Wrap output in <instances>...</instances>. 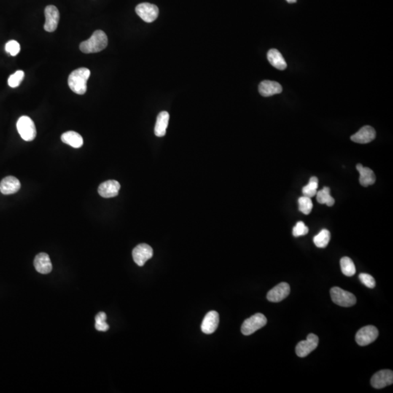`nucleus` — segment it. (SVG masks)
I'll return each mask as SVG.
<instances>
[{"label":"nucleus","mask_w":393,"mask_h":393,"mask_svg":"<svg viewBox=\"0 0 393 393\" xmlns=\"http://www.w3.org/2000/svg\"><path fill=\"white\" fill-rule=\"evenodd\" d=\"M90 76V71L87 68H79L70 74L68 84L74 93L85 94L87 91V82Z\"/></svg>","instance_id":"2"},{"label":"nucleus","mask_w":393,"mask_h":393,"mask_svg":"<svg viewBox=\"0 0 393 393\" xmlns=\"http://www.w3.org/2000/svg\"><path fill=\"white\" fill-rule=\"evenodd\" d=\"M283 87L281 84L275 81H262L259 86V93L264 97L272 96L279 94L282 92Z\"/></svg>","instance_id":"17"},{"label":"nucleus","mask_w":393,"mask_h":393,"mask_svg":"<svg viewBox=\"0 0 393 393\" xmlns=\"http://www.w3.org/2000/svg\"><path fill=\"white\" fill-rule=\"evenodd\" d=\"M45 23L44 28L46 31L53 32L58 27L60 20V13L58 8L54 5H48L44 9Z\"/></svg>","instance_id":"10"},{"label":"nucleus","mask_w":393,"mask_h":393,"mask_svg":"<svg viewBox=\"0 0 393 393\" xmlns=\"http://www.w3.org/2000/svg\"><path fill=\"white\" fill-rule=\"evenodd\" d=\"M23 78H24V72L21 70L17 71L16 72L9 76L8 78V85L9 87H12V88L18 87L20 84L21 83L22 81H23Z\"/></svg>","instance_id":"29"},{"label":"nucleus","mask_w":393,"mask_h":393,"mask_svg":"<svg viewBox=\"0 0 393 393\" xmlns=\"http://www.w3.org/2000/svg\"><path fill=\"white\" fill-rule=\"evenodd\" d=\"M376 138V131L375 128L369 125H366L360 129L357 133L351 136V140L358 144H368Z\"/></svg>","instance_id":"14"},{"label":"nucleus","mask_w":393,"mask_h":393,"mask_svg":"<svg viewBox=\"0 0 393 393\" xmlns=\"http://www.w3.org/2000/svg\"><path fill=\"white\" fill-rule=\"evenodd\" d=\"M136 12L143 20L146 23H152L157 18L159 15V9L155 4L144 2L138 4L136 7Z\"/></svg>","instance_id":"6"},{"label":"nucleus","mask_w":393,"mask_h":393,"mask_svg":"<svg viewBox=\"0 0 393 393\" xmlns=\"http://www.w3.org/2000/svg\"><path fill=\"white\" fill-rule=\"evenodd\" d=\"M332 301L339 306L350 308L356 304V297L354 294L343 290L339 287H334L330 291Z\"/></svg>","instance_id":"3"},{"label":"nucleus","mask_w":393,"mask_h":393,"mask_svg":"<svg viewBox=\"0 0 393 393\" xmlns=\"http://www.w3.org/2000/svg\"><path fill=\"white\" fill-rule=\"evenodd\" d=\"M106 318H107V317H106V313H103V312L98 313V314L95 316V328L97 331H98V332H105L109 330V326L106 324Z\"/></svg>","instance_id":"27"},{"label":"nucleus","mask_w":393,"mask_h":393,"mask_svg":"<svg viewBox=\"0 0 393 393\" xmlns=\"http://www.w3.org/2000/svg\"><path fill=\"white\" fill-rule=\"evenodd\" d=\"M219 324V313L216 311H211L207 313L201 325L202 332L204 334L214 333Z\"/></svg>","instance_id":"15"},{"label":"nucleus","mask_w":393,"mask_h":393,"mask_svg":"<svg viewBox=\"0 0 393 393\" xmlns=\"http://www.w3.org/2000/svg\"><path fill=\"white\" fill-rule=\"evenodd\" d=\"M5 50L12 56H15L20 50V44L15 40H10L6 43Z\"/></svg>","instance_id":"30"},{"label":"nucleus","mask_w":393,"mask_h":393,"mask_svg":"<svg viewBox=\"0 0 393 393\" xmlns=\"http://www.w3.org/2000/svg\"><path fill=\"white\" fill-rule=\"evenodd\" d=\"M319 342L318 336L314 334H309L307 340L299 342L296 347V353L300 358H305L316 349Z\"/></svg>","instance_id":"8"},{"label":"nucleus","mask_w":393,"mask_h":393,"mask_svg":"<svg viewBox=\"0 0 393 393\" xmlns=\"http://www.w3.org/2000/svg\"><path fill=\"white\" fill-rule=\"evenodd\" d=\"M393 383V372L391 370H382L377 372L371 380V384L376 389H382Z\"/></svg>","instance_id":"11"},{"label":"nucleus","mask_w":393,"mask_h":393,"mask_svg":"<svg viewBox=\"0 0 393 393\" xmlns=\"http://www.w3.org/2000/svg\"><path fill=\"white\" fill-rule=\"evenodd\" d=\"M298 203L299 210L301 212L305 215H308L311 213L313 205L310 197L306 196L299 197Z\"/></svg>","instance_id":"28"},{"label":"nucleus","mask_w":393,"mask_h":393,"mask_svg":"<svg viewBox=\"0 0 393 393\" xmlns=\"http://www.w3.org/2000/svg\"><path fill=\"white\" fill-rule=\"evenodd\" d=\"M267 59L272 66L279 70H284L287 67V63L283 58L282 54L277 49H271L267 52Z\"/></svg>","instance_id":"21"},{"label":"nucleus","mask_w":393,"mask_h":393,"mask_svg":"<svg viewBox=\"0 0 393 393\" xmlns=\"http://www.w3.org/2000/svg\"><path fill=\"white\" fill-rule=\"evenodd\" d=\"M331 239V234L329 230H322L313 238L315 245L318 248H324L329 244Z\"/></svg>","instance_id":"25"},{"label":"nucleus","mask_w":393,"mask_h":393,"mask_svg":"<svg viewBox=\"0 0 393 393\" xmlns=\"http://www.w3.org/2000/svg\"><path fill=\"white\" fill-rule=\"evenodd\" d=\"M20 189V181L14 176H7L0 182V192L3 195H12L16 193Z\"/></svg>","instance_id":"16"},{"label":"nucleus","mask_w":393,"mask_h":393,"mask_svg":"<svg viewBox=\"0 0 393 393\" xmlns=\"http://www.w3.org/2000/svg\"><path fill=\"white\" fill-rule=\"evenodd\" d=\"M267 318L262 313H257L243 322L241 327L242 334L248 336L263 328L267 324Z\"/></svg>","instance_id":"5"},{"label":"nucleus","mask_w":393,"mask_h":393,"mask_svg":"<svg viewBox=\"0 0 393 393\" xmlns=\"http://www.w3.org/2000/svg\"><path fill=\"white\" fill-rule=\"evenodd\" d=\"M308 232V227L305 225V223L303 222H299L297 223L295 227L293 229V235L296 237V238H297V237L303 236V235H307Z\"/></svg>","instance_id":"31"},{"label":"nucleus","mask_w":393,"mask_h":393,"mask_svg":"<svg viewBox=\"0 0 393 393\" xmlns=\"http://www.w3.org/2000/svg\"><path fill=\"white\" fill-rule=\"evenodd\" d=\"M330 188L328 187L317 192V200L320 204H326L328 206H333L335 200L330 195Z\"/></svg>","instance_id":"23"},{"label":"nucleus","mask_w":393,"mask_h":393,"mask_svg":"<svg viewBox=\"0 0 393 393\" xmlns=\"http://www.w3.org/2000/svg\"><path fill=\"white\" fill-rule=\"evenodd\" d=\"M132 255L135 263L139 267H142L153 256V249L149 245L141 243L133 250Z\"/></svg>","instance_id":"9"},{"label":"nucleus","mask_w":393,"mask_h":393,"mask_svg":"<svg viewBox=\"0 0 393 393\" xmlns=\"http://www.w3.org/2000/svg\"><path fill=\"white\" fill-rule=\"evenodd\" d=\"M60 138H61V141L64 144H68V145L76 148V149L80 148L81 146L83 145V138L77 132H66V133L62 134Z\"/></svg>","instance_id":"22"},{"label":"nucleus","mask_w":393,"mask_h":393,"mask_svg":"<svg viewBox=\"0 0 393 393\" xmlns=\"http://www.w3.org/2000/svg\"><path fill=\"white\" fill-rule=\"evenodd\" d=\"M359 279L363 284L365 285L369 289H374L376 286V281L372 275L367 273H361L359 275Z\"/></svg>","instance_id":"32"},{"label":"nucleus","mask_w":393,"mask_h":393,"mask_svg":"<svg viewBox=\"0 0 393 393\" xmlns=\"http://www.w3.org/2000/svg\"><path fill=\"white\" fill-rule=\"evenodd\" d=\"M342 273L346 276H353L356 273V266L351 258L345 257L340 260Z\"/></svg>","instance_id":"24"},{"label":"nucleus","mask_w":393,"mask_h":393,"mask_svg":"<svg viewBox=\"0 0 393 393\" xmlns=\"http://www.w3.org/2000/svg\"><path fill=\"white\" fill-rule=\"evenodd\" d=\"M17 129L20 137L24 141H31L36 136L34 122L27 116H22L17 122Z\"/></svg>","instance_id":"4"},{"label":"nucleus","mask_w":393,"mask_h":393,"mask_svg":"<svg viewBox=\"0 0 393 393\" xmlns=\"http://www.w3.org/2000/svg\"><path fill=\"white\" fill-rule=\"evenodd\" d=\"M108 44V37L101 30L94 31L87 40L81 42L79 49L84 53H95L102 51Z\"/></svg>","instance_id":"1"},{"label":"nucleus","mask_w":393,"mask_h":393,"mask_svg":"<svg viewBox=\"0 0 393 393\" xmlns=\"http://www.w3.org/2000/svg\"><path fill=\"white\" fill-rule=\"evenodd\" d=\"M289 3H295L297 0H286Z\"/></svg>","instance_id":"33"},{"label":"nucleus","mask_w":393,"mask_h":393,"mask_svg":"<svg viewBox=\"0 0 393 393\" xmlns=\"http://www.w3.org/2000/svg\"><path fill=\"white\" fill-rule=\"evenodd\" d=\"M34 265L36 271L40 274H49L51 273L52 266L50 257L45 253H40L35 257Z\"/></svg>","instance_id":"18"},{"label":"nucleus","mask_w":393,"mask_h":393,"mask_svg":"<svg viewBox=\"0 0 393 393\" xmlns=\"http://www.w3.org/2000/svg\"><path fill=\"white\" fill-rule=\"evenodd\" d=\"M356 169L359 172L360 184L363 187H369V186L373 185L376 182V176L370 168L364 167L362 164L359 163L356 165Z\"/></svg>","instance_id":"19"},{"label":"nucleus","mask_w":393,"mask_h":393,"mask_svg":"<svg viewBox=\"0 0 393 393\" xmlns=\"http://www.w3.org/2000/svg\"><path fill=\"white\" fill-rule=\"evenodd\" d=\"M378 329L374 326H367L360 329L356 336V340L360 346H367L377 340Z\"/></svg>","instance_id":"7"},{"label":"nucleus","mask_w":393,"mask_h":393,"mask_svg":"<svg viewBox=\"0 0 393 393\" xmlns=\"http://www.w3.org/2000/svg\"><path fill=\"white\" fill-rule=\"evenodd\" d=\"M318 187V179L316 176L310 178L308 185L302 188V193L304 196L308 197H314L317 194V189Z\"/></svg>","instance_id":"26"},{"label":"nucleus","mask_w":393,"mask_h":393,"mask_svg":"<svg viewBox=\"0 0 393 393\" xmlns=\"http://www.w3.org/2000/svg\"><path fill=\"white\" fill-rule=\"evenodd\" d=\"M120 189V183L115 180H109L100 184L98 194L104 198H111L117 196Z\"/></svg>","instance_id":"13"},{"label":"nucleus","mask_w":393,"mask_h":393,"mask_svg":"<svg viewBox=\"0 0 393 393\" xmlns=\"http://www.w3.org/2000/svg\"><path fill=\"white\" fill-rule=\"evenodd\" d=\"M170 116L167 111H162L157 116V121H156L155 127H154V134L157 137H163L166 133L167 128H168V122H169Z\"/></svg>","instance_id":"20"},{"label":"nucleus","mask_w":393,"mask_h":393,"mask_svg":"<svg viewBox=\"0 0 393 393\" xmlns=\"http://www.w3.org/2000/svg\"><path fill=\"white\" fill-rule=\"evenodd\" d=\"M290 286L287 283H281L269 291L267 298L271 302H280L290 294Z\"/></svg>","instance_id":"12"}]
</instances>
